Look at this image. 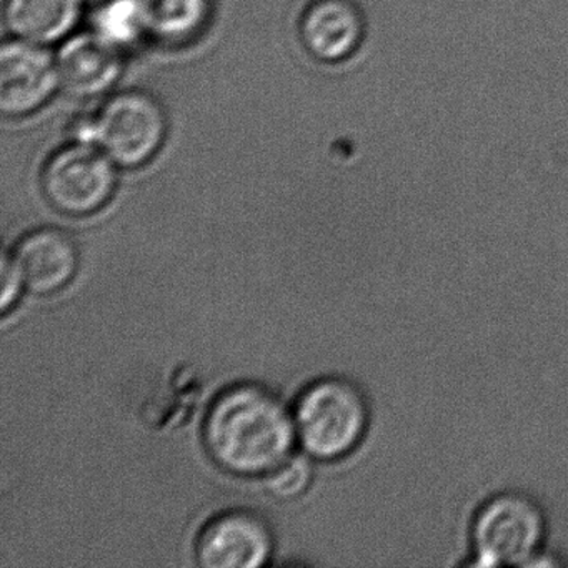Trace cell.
I'll return each mask as SVG.
<instances>
[{"instance_id":"3957f363","label":"cell","mask_w":568,"mask_h":568,"mask_svg":"<svg viewBox=\"0 0 568 568\" xmlns=\"http://www.w3.org/2000/svg\"><path fill=\"white\" fill-rule=\"evenodd\" d=\"M547 515L531 495H491L471 520V555L478 567H530L544 551Z\"/></svg>"},{"instance_id":"7a4b0ae2","label":"cell","mask_w":568,"mask_h":568,"mask_svg":"<svg viewBox=\"0 0 568 568\" xmlns=\"http://www.w3.org/2000/svg\"><path fill=\"white\" fill-rule=\"evenodd\" d=\"M292 415L298 444L308 457L321 462L348 457L371 425L367 395L355 382L337 375L305 385Z\"/></svg>"},{"instance_id":"8fae6325","label":"cell","mask_w":568,"mask_h":568,"mask_svg":"<svg viewBox=\"0 0 568 568\" xmlns=\"http://www.w3.org/2000/svg\"><path fill=\"white\" fill-rule=\"evenodd\" d=\"M82 0H6L4 19L12 38L51 45L71 36Z\"/></svg>"},{"instance_id":"8992f818","label":"cell","mask_w":568,"mask_h":568,"mask_svg":"<svg viewBox=\"0 0 568 568\" xmlns=\"http://www.w3.org/2000/svg\"><path fill=\"white\" fill-rule=\"evenodd\" d=\"M62 89L58 55L48 45L12 38L0 51V111L28 118L44 109Z\"/></svg>"},{"instance_id":"5b68a950","label":"cell","mask_w":568,"mask_h":568,"mask_svg":"<svg viewBox=\"0 0 568 568\" xmlns=\"http://www.w3.org/2000/svg\"><path fill=\"white\" fill-rule=\"evenodd\" d=\"M118 165L91 142L55 151L42 169V192L52 209L69 217L102 211L118 189Z\"/></svg>"},{"instance_id":"5bb4252c","label":"cell","mask_w":568,"mask_h":568,"mask_svg":"<svg viewBox=\"0 0 568 568\" xmlns=\"http://www.w3.org/2000/svg\"><path fill=\"white\" fill-rule=\"evenodd\" d=\"M314 467L305 457H291L265 477L267 490L278 500H294L311 487Z\"/></svg>"},{"instance_id":"4fadbf2b","label":"cell","mask_w":568,"mask_h":568,"mask_svg":"<svg viewBox=\"0 0 568 568\" xmlns=\"http://www.w3.org/2000/svg\"><path fill=\"white\" fill-rule=\"evenodd\" d=\"M92 31L121 51L151 34L141 0H105L92 18Z\"/></svg>"},{"instance_id":"6da1fadb","label":"cell","mask_w":568,"mask_h":568,"mask_svg":"<svg viewBox=\"0 0 568 568\" xmlns=\"http://www.w3.org/2000/svg\"><path fill=\"white\" fill-rule=\"evenodd\" d=\"M209 457L237 477H267L292 457L294 415L264 385L237 384L215 397L204 418Z\"/></svg>"},{"instance_id":"9c48e42d","label":"cell","mask_w":568,"mask_h":568,"mask_svg":"<svg viewBox=\"0 0 568 568\" xmlns=\"http://www.w3.org/2000/svg\"><path fill=\"white\" fill-rule=\"evenodd\" d=\"M305 51L324 64L347 61L364 41L365 22L352 0H312L298 24Z\"/></svg>"},{"instance_id":"52a82bcc","label":"cell","mask_w":568,"mask_h":568,"mask_svg":"<svg viewBox=\"0 0 568 568\" xmlns=\"http://www.w3.org/2000/svg\"><path fill=\"white\" fill-rule=\"evenodd\" d=\"M271 525L244 508L222 511L199 531L195 558L204 568H258L274 554Z\"/></svg>"},{"instance_id":"7c38bea8","label":"cell","mask_w":568,"mask_h":568,"mask_svg":"<svg viewBox=\"0 0 568 568\" xmlns=\"http://www.w3.org/2000/svg\"><path fill=\"white\" fill-rule=\"evenodd\" d=\"M149 31L165 41L197 34L211 16V0H141Z\"/></svg>"},{"instance_id":"277c9868","label":"cell","mask_w":568,"mask_h":568,"mask_svg":"<svg viewBox=\"0 0 568 568\" xmlns=\"http://www.w3.org/2000/svg\"><path fill=\"white\" fill-rule=\"evenodd\" d=\"M168 131V114L154 95L124 91L112 95L82 125L78 141L98 145L118 168L139 169L161 152Z\"/></svg>"},{"instance_id":"ba28073f","label":"cell","mask_w":568,"mask_h":568,"mask_svg":"<svg viewBox=\"0 0 568 568\" xmlns=\"http://www.w3.org/2000/svg\"><path fill=\"white\" fill-rule=\"evenodd\" d=\"M11 254L24 275L28 291L36 295L58 294L68 287L81 262L74 237L58 227L28 232L19 239Z\"/></svg>"},{"instance_id":"9a60e30c","label":"cell","mask_w":568,"mask_h":568,"mask_svg":"<svg viewBox=\"0 0 568 568\" xmlns=\"http://www.w3.org/2000/svg\"><path fill=\"white\" fill-rule=\"evenodd\" d=\"M24 288H28V285H26L21 268L16 264L12 254H4L2 257V297H0L2 314L8 315L18 305Z\"/></svg>"},{"instance_id":"30bf717a","label":"cell","mask_w":568,"mask_h":568,"mask_svg":"<svg viewBox=\"0 0 568 568\" xmlns=\"http://www.w3.org/2000/svg\"><path fill=\"white\" fill-rule=\"evenodd\" d=\"M62 88L75 98H98L118 84L122 75L121 49L94 31L71 36L58 52Z\"/></svg>"}]
</instances>
